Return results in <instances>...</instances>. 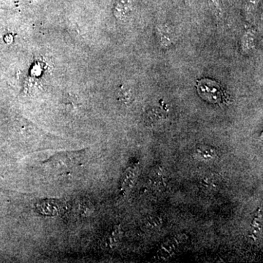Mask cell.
Returning <instances> with one entry per match:
<instances>
[{
    "label": "cell",
    "instance_id": "9c48e42d",
    "mask_svg": "<svg viewBox=\"0 0 263 263\" xmlns=\"http://www.w3.org/2000/svg\"><path fill=\"white\" fill-rule=\"evenodd\" d=\"M57 208H58V205L54 202L48 201L46 202V203H43V204L41 205V209H43V212L48 209V214H50L51 213L57 212V211L58 210Z\"/></svg>",
    "mask_w": 263,
    "mask_h": 263
},
{
    "label": "cell",
    "instance_id": "7a4b0ae2",
    "mask_svg": "<svg viewBox=\"0 0 263 263\" xmlns=\"http://www.w3.org/2000/svg\"><path fill=\"white\" fill-rule=\"evenodd\" d=\"M194 157L200 161H212L218 155L216 148L209 146H199L194 151Z\"/></svg>",
    "mask_w": 263,
    "mask_h": 263
},
{
    "label": "cell",
    "instance_id": "8992f818",
    "mask_svg": "<svg viewBox=\"0 0 263 263\" xmlns=\"http://www.w3.org/2000/svg\"><path fill=\"white\" fill-rule=\"evenodd\" d=\"M262 230V210L256 215L252 221V228H251L250 235L252 239L255 240L258 238Z\"/></svg>",
    "mask_w": 263,
    "mask_h": 263
},
{
    "label": "cell",
    "instance_id": "3957f363",
    "mask_svg": "<svg viewBox=\"0 0 263 263\" xmlns=\"http://www.w3.org/2000/svg\"><path fill=\"white\" fill-rule=\"evenodd\" d=\"M179 238L174 237L162 243L158 251V255L160 258L166 259L172 255L179 248Z\"/></svg>",
    "mask_w": 263,
    "mask_h": 263
},
{
    "label": "cell",
    "instance_id": "277c9868",
    "mask_svg": "<svg viewBox=\"0 0 263 263\" xmlns=\"http://www.w3.org/2000/svg\"><path fill=\"white\" fill-rule=\"evenodd\" d=\"M165 176L163 168L157 166L152 170L149 176V185L152 188L157 190L163 187L165 185Z\"/></svg>",
    "mask_w": 263,
    "mask_h": 263
},
{
    "label": "cell",
    "instance_id": "5b68a950",
    "mask_svg": "<svg viewBox=\"0 0 263 263\" xmlns=\"http://www.w3.org/2000/svg\"><path fill=\"white\" fill-rule=\"evenodd\" d=\"M135 0H118L114 8V15L117 18H122L128 14L132 9Z\"/></svg>",
    "mask_w": 263,
    "mask_h": 263
},
{
    "label": "cell",
    "instance_id": "6da1fadb",
    "mask_svg": "<svg viewBox=\"0 0 263 263\" xmlns=\"http://www.w3.org/2000/svg\"><path fill=\"white\" fill-rule=\"evenodd\" d=\"M138 174H139L138 163L133 164L126 170L121 183L120 190L123 194H126L131 190L136 182Z\"/></svg>",
    "mask_w": 263,
    "mask_h": 263
},
{
    "label": "cell",
    "instance_id": "52a82bcc",
    "mask_svg": "<svg viewBox=\"0 0 263 263\" xmlns=\"http://www.w3.org/2000/svg\"><path fill=\"white\" fill-rule=\"evenodd\" d=\"M162 224V219L160 216H152V217L148 218V220L146 221V226L148 230H156L160 228Z\"/></svg>",
    "mask_w": 263,
    "mask_h": 263
},
{
    "label": "cell",
    "instance_id": "ba28073f",
    "mask_svg": "<svg viewBox=\"0 0 263 263\" xmlns=\"http://www.w3.org/2000/svg\"><path fill=\"white\" fill-rule=\"evenodd\" d=\"M121 233H122V230H121L120 227H117L113 230L110 238L108 240V243L110 246V247H115L119 243V239H120Z\"/></svg>",
    "mask_w": 263,
    "mask_h": 263
}]
</instances>
